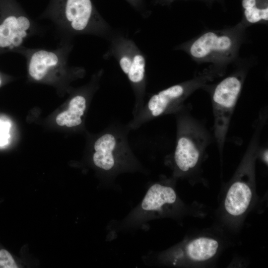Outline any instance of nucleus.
<instances>
[{
	"mask_svg": "<svg viewBox=\"0 0 268 268\" xmlns=\"http://www.w3.org/2000/svg\"><path fill=\"white\" fill-rule=\"evenodd\" d=\"M40 18L50 20L61 39L89 35L109 40L116 32L91 0H51Z\"/></svg>",
	"mask_w": 268,
	"mask_h": 268,
	"instance_id": "obj_1",
	"label": "nucleus"
},
{
	"mask_svg": "<svg viewBox=\"0 0 268 268\" xmlns=\"http://www.w3.org/2000/svg\"><path fill=\"white\" fill-rule=\"evenodd\" d=\"M246 28L241 21L231 27L207 30L176 49L185 52L199 63H211L225 67L237 58Z\"/></svg>",
	"mask_w": 268,
	"mask_h": 268,
	"instance_id": "obj_2",
	"label": "nucleus"
},
{
	"mask_svg": "<svg viewBox=\"0 0 268 268\" xmlns=\"http://www.w3.org/2000/svg\"><path fill=\"white\" fill-rule=\"evenodd\" d=\"M73 47V39H62L54 49L27 48L17 52L26 63L29 76L36 81L59 79L66 75L79 76L84 72L82 67H69V55Z\"/></svg>",
	"mask_w": 268,
	"mask_h": 268,
	"instance_id": "obj_3",
	"label": "nucleus"
},
{
	"mask_svg": "<svg viewBox=\"0 0 268 268\" xmlns=\"http://www.w3.org/2000/svg\"><path fill=\"white\" fill-rule=\"evenodd\" d=\"M39 31L16 0H0V55L17 53L26 40Z\"/></svg>",
	"mask_w": 268,
	"mask_h": 268,
	"instance_id": "obj_4",
	"label": "nucleus"
},
{
	"mask_svg": "<svg viewBox=\"0 0 268 268\" xmlns=\"http://www.w3.org/2000/svg\"><path fill=\"white\" fill-rule=\"evenodd\" d=\"M245 78L244 71H235L217 83L212 91L214 134L219 150L224 146L231 117Z\"/></svg>",
	"mask_w": 268,
	"mask_h": 268,
	"instance_id": "obj_5",
	"label": "nucleus"
},
{
	"mask_svg": "<svg viewBox=\"0 0 268 268\" xmlns=\"http://www.w3.org/2000/svg\"><path fill=\"white\" fill-rule=\"evenodd\" d=\"M224 69L223 67L212 65L194 78L152 95L147 103L150 115L158 117L180 106L197 89L206 86L209 82L222 75Z\"/></svg>",
	"mask_w": 268,
	"mask_h": 268,
	"instance_id": "obj_6",
	"label": "nucleus"
},
{
	"mask_svg": "<svg viewBox=\"0 0 268 268\" xmlns=\"http://www.w3.org/2000/svg\"><path fill=\"white\" fill-rule=\"evenodd\" d=\"M209 142V136L202 125L192 117L181 122L174 160L178 168L183 172L194 169Z\"/></svg>",
	"mask_w": 268,
	"mask_h": 268,
	"instance_id": "obj_7",
	"label": "nucleus"
},
{
	"mask_svg": "<svg viewBox=\"0 0 268 268\" xmlns=\"http://www.w3.org/2000/svg\"><path fill=\"white\" fill-rule=\"evenodd\" d=\"M108 41L110 42L109 47L103 56L104 58L108 59L113 57L126 75L137 46L131 39L117 32Z\"/></svg>",
	"mask_w": 268,
	"mask_h": 268,
	"instance_id": "obj_8",
	"label": "nucleus"
},
{
	"mask_svg": "<svg viewBox=\"0 0 268 268\" xmlns=\"http://www.w3.org/2000/svg\"><path fill=\"white\" fill-rule=\"evenodd\" d=\"M252 198V192L246 182L235 181L229 187L225 201L226 211L232 216L243 214L248 209Z\"/></svg>",
	"mask_w": 268,
	"mask_h": 268,
	"instance_id": "obj_9",
	"label": "nucleus"
},
{
	"mask_svg": "<svg viewBox=\"0 0 268 268\" xmlns=\"http://www.w3.org/2000/svg\"><path fill=\"white\" fill-rule=\"evenodd\" d=\"M118 143L116 137L111 134L101 136L94 144L93 155L94 164L99 168L108 171L115 165Z\"/></svg>",
	"mask_w": 268,
	"mask_h": 268,
	"instance_id": "obj_10",
	"label": "nucleus"
},
{
	"mask_svg": "<svg viewBox=\"0 0 268 268\" xmlns=\"http://www.w3.org/2000/svg\"><path fill=\"white\" fill-rule=\"evenodd\" d=\"M174 190L168 186L155 184L148 190L141 203L145 211L158 210L166 204L174 203L176 200Z\"/></svg>",
	"mask_w": 268,
	"mask_h": 268,
	"instance_id": "obj_11",
	"label": "nucleus"
},
{
	"mask_svg": "<svg viewBox=\"0 0 268 268\" xmlns=\"http://www.w3.org/2000/svg\"><path fill=\"white\" fill-rule=\"evenodd\" d=\"M218 242L208 237H199L187 244L185 253L189 259L195 262L206 261L212 258L216 253Z\"/></svg>",
	"mask_w": 268,
	"mask_h": 268,
	"instance_id": "obj_12",
	"label": "nucleus"
},
{
	"mask_svg": "<svg viewBox=\"0 0 268 268\" xmlns=\"http://www.w3.org/2000/svg\"><path fill=\"white\" fill-rule=\"evenodd\" d=\"M86 106V98L82 94L75 95L70 100L68 109L57 116L56 123L59 126L69 128L79 125Z\"/></svg>",
	"mask_w": 268,
	"mask_h": 268,
	"instance_id": "obj_13",
	"label": "nucleus"
},
{
	"mask_svg": "<svg viewBox=\"0 0 268 268\" xmlns=\"http://www.w3.org/2000/svg\"><path fill=\"white\" fill-rule=\"evenodd\" d=\"M244 10L241 21L246 26L268 21V6L266 0H242Z\"/></svg>",
	"mask_w": 268,
	"mask_h": 268,
	"instance_id": "obj_14",
	"label": "nucleus"
},
{
	"mask_svg": "<svg viewBox=\"0 0 268 268\" xmlns=\"http://www.w3.org/2000/svg\"><path fill=\"white\" fill-rule=\"evenodd\" d=\"M146 64L145 55L137 46L126 75L134 89L139 93L143 92L144 88Z\"/></svg>",
	"mask_w": 268,
	"mask_h": 268,
	"instance_id": "obj_15",
	"label": "nucleus"
},
{
	"mask_svg": "<svg viewBox=\"0 0 268 268\" xmlns=\"http://www.w3.org/2000/svg\"><path fill=\"white\" fill-rule=\"evenodd\" d=\"M17 268L18 266L10 253L5 249L0 250V268Z\"/></svg>",
	"mask_w": 268,
	"mask_h": 268,
	"instance_id": "obj_16",
	"label": "nucleus"
},
{
	"mask_svg": "<svg viewBox=\"0 0 268 268\" xmlns=\"http://www.w3.org/2000/svg\"><path fill=\"white\" fill-rule=\"evenodd\" d=\"M10 128L9 123L0 120V145H5L10 137Z\"/></svg>",
	"mask_w": 268,
	"mask_h": 268,
	"instance_id": "obj_17",
	"label": "nucleus"
},
{
	"mask_svg": "<svg viewBox=\"0 0 268 268\" xmlns=\"http://www.w3.org/2000/svg\"><path fill=\"white\" fill-rule=\"evenodd\" d=\"M137 11L147 15L145 12V2L144 0H126Z\"/></svg>",
	"mask_w": 268,
	"mask_h": 268,
	"instance_id": "obj_18",
	"label": "nucleus"
},
{
	"mask_svg": "<svg viewBox=\"0 0 268 268\" xmlns=\"http://www.w3.org/2000/svg\"><path fill=\"white\" fill-rule=\"evenodd\" d=\"M263 158L264 161L268 163V150L266 149L263 153Z\"/></svg>",
	"mask_w": 268,
	"mask_h": 268,
	"instance_id": "obj_19",
	"label": "nucleus"
},
{
	"mask_svg": "<svg viewBox=\"0 0 268 268\" xmlns=\"http://www.w3.org/2000/svg\"><path fill=\"white\" fill-rule=\"evenodd\" d=\"M173 0H156V1L157 2L161 3H170L172 2Z\"/></svg>",
	"mask_w": 268,
	"mask_h": 268,
	"instance_id": "obj_20",
	"label": "nucleus"
}]
</instances>
